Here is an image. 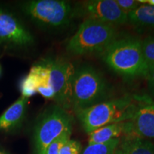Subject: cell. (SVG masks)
I'll use <instances>...</instances> for the list:
<instances>
[{"label":"cell","mask_w":154,"mask_h":154,"mask_svg":"<svg viewBox=\"0 0 154 154\" xmlns=\"http://www.w3.org/2000/svg\"><path fill=\"white\" fill-rule=\"evenodd\" d=\"M136 99L137 106L132 119L125 122L124 135L154 138V102L147 96H136Z\"/></svg>","instance_id":"10"},{"label":"cell","mask_w":154,"mask_h":154,"mask_svg":"<svg viewBox=\"0 0 154 154\" xmlns=\"http://www.w3.org/2000/svg\"><path fill=\"white\" fill-rule=\"evenodd\" d=\"M82 144L79 140L69 139L63 144L59 152V154H81Z\"/></svg>","instance_id":"18"},{"label":"cell","mask_w":154,"mask_h":154,"mask_svg":"<svg viewBox=\"0 0 154 154\" xmlns=\"http://www.w3.org/2000/svg\"><path fill=\"white\" fill-rule=\"evenodd\" d=\"M72 62L57 57H47L36 62L21 82L22 96L39 94L66 110L72 109V86L75 74Z\"/></svg>","instance_id":"1"},{"label":"cell","mask_w":154,"mask_h":154,"mask_svg":"<svg viewBox=\"0 0 154 154\" xmlns=\"http://www.w3.org/2000/svg\"><path fill=\"white\" fill-rule=\"evenodd\" d=\"M83 17L106 24L116 25L128 22V17L116 0H88L77 4L74 8V17Z\"/></svg>","instance_id":"9"},{"label":"cell","mask_w":154,"mask_h":154,"mask_svg":"<svg viewBox=\"0 0 154 154\" xmlns=\"http://www.w3.org/2000/svg\"><path fill=\"white\" fill-rule=\"evenodd\" d=\"M120 138H114L105 143L88 144L81 154H115Z\"/></svg>","instance_id":"15"},{"label":"cell","mask_w":154,"mask_h":154,"mask_svg":"<svg viewBox=\"0 0 154 154\" xmlns=\"http://www.w3.org/2000/svg\"><path fill=\"white\" fill-rule=\"evenodd\" d=\"M118 38L116 26L92 19H84L66 44L72 56L101 54Z\"/></svg>","instance_id":"5"},{"label":"cell","mask_w":154,"mask_h":154,"mask_svg":"<svg viewBox=\"0 0 154 154\" xmlns=\"http://www.w3.org/2000/svg\"><path fill=\"white\" fill-rule=\"evenodd\" d=\"M115 154H154V143L136 135H123Z\"/></svg>","instance_id":"12"},{"label":"cell","mask_w":154,"mask_h":154,"mask_svg":"<svg viewBox=\"0 0 154 154\" xmlns=\"http://www.w3.org/2000/svg\"><path fill=\"white\" fill-rule=\"evenodd\" d=\"M145 79L147 82V86L150 95L154 99V68L147 72Z\"/></svg>","instance_id":"20"},{"label":"cell","mask_w":154,"mask_h":154,"mask_svg":"<svg viewBox=\"0 0 154 154\" xmlns=\"http://www.w3.org/2000/svg\"><path fill=\"white\" fill-rule=\"evenodd\" d=\"M141 49L147 72L154 68V37L149 36L141 40Z\"/></svg>","instance_id":"16"},{"label":"cell","mask_w":154,"mask_h":154,"mask_svg":"<svg viewBox=\"0 0 154 154\" xmlns=\"http://www.w3.org/2000/svg\"><path fill=\"white\" fill-rule=\"evenodd\" d=\"M34 37L22 19L11 9L0 6V47L9 51L26 49Z\"/></svg>","instance_id":"8"},{"label":"cell","mask_w":154,"mask_h":154,"mask_svg":"<svg viewBox=\"0 0 154 154\" xmlns=\"http://www.w3.org/2000/svg\"><path fill=\"white\" fill-rule=\"evenodd\" d=\"M136 106V96L126 94L74 112L83 129L89 134L102 126L131 120Z\"/></svg>","instance_id":"2"},{"label":"cell","mask_w":154,"mask_h":154,"mask_svg":"<svg viewBox=\"0 0 154 154\" xmlns=\"http://www.w3.org/2000/svg\"><path fill=\"white\" fill-rule=\"evenodd\" d=\"M74 118L68 110L54 104L38 116L33 128L34 154H46L49 144L67 131H72Z\"/></svg>","instance_id":"7"},{"label":"cell","mask_w":154,"mask_h":154,"mask_svg":"<svg viewBox=\"0 0 154 154\" xmlns=\"http://www.w3.org/2000/svg\"><path fill=\"white\" fill-rule=\"evenodd\" d=\"M116 2L121 10L126 14L134 11L140 5L138 0H116Z\"/></svg>","instance_id":"19"},{"label":"cell","mask_w":154,"mask_h":154,"mask_svg":"<svg viewBox=\"0 0 154 154\" xmlns=\"http://www.w3.org/2000/svg\"><path fill=\"white\" fill-rule=\"evenodd\" d=\"M1 73H2V69H1V65H0V75H1Z\"/></svg>","instance_id":"23"},{"label":"cell","mask_w":154,"mask_h":154,"mask_svg":"<svg viewBox=\"0 0 154 154\" xmlns=\"http://www.w3.org/2000/svg\"><path fill=\"white\" fill-rule=\"evenodd\" d=\"M29 98L21 96L0 116V132H12L22 127L27 113Z\"/></svg>","instance_id":"11"},{"label":"cell","mask_w":154,"mask_h":154,"mask_svg":"<svg viewBox=\"0 0 154 154\" xmlns=\"http://www.w3.org/2000/svg\"><path fill=\"white\" fill-rule=\"evenodd\" d=\"M140 5H147L154 7V0H138Z\"/></svg>","instance_id":"21"},{"label":"cell","mask_w":154,"mask_h":154,"mask_svg":"<svg viewBox=\"0 0 154 154\" xmlns=\"http://www.w3.org/2000/svg\"><path fill=\"white\" fill-rule=\"evenodd\" d=\"M0 154H8V153H7L5 151L0 149Z\"/></svg>","instance_id":"22"},{"label":"cell","mask_w":154,"mask_h":154,"mask_svg":"<svg viewBox=\"0 0 154 154\" xmlns=\"http://www.w3.org/2000/svg\"><path fill=\"white\" fill-rule=\"evenodd\" d=\"M128 22L138 28L154 29V7L140 5L127 14Z\"/></svg>","instance_id":"14"},{"label":"cell","mask_w":154,"mask_h":154,"mask_svg":"<svg viewBox=\"0 0 154 154\" xmlns=\"http://www.w3.org/2000/svg\"><path fill=\"white\" fill-rule=\"evenodd\" d=\"M101 59L111 70L126 79L145 78L147 74L141 40L138 38H117L101 54Z\"/></svg>","instance_id":"4"},{"label":"cell","mask_w":154,"mask_h":154,"mask_svg":"<svg viewBox=\"0 0 154 154\" xmlns=\"http://www.w3.org/2000/svg\"><path fill=\"white\" fill-rule=\"evenodd\" d=\"M17 5L22 14L42 29H62L74 17V8L64 0H29Z\"/></svg>","instance_id":"6"},{"label":"cell","mask_w":154,"mask_h":154,"mask_svg":"<svg viewBox=\"0 0 154 154\" xmlns=\"http://www.w3.org/2000/svg\"><path fill=\"white\" fill-rule=\"evenodd\" d=\"M126 122V121H125ZM125 122L106 125L88 134V144L105 143L124 135Z\"/></svg>","instance_id":"13"},{"label":"cell","mask_w":154,"mask_h":154,"mask_svg":"<svg viewBox=\"0 0 154 154\" xmlns=\"http://www.w3.org/2000/svg\"><path fill=\"white\" fill-rule=\"evenodd\" d=\"M114 91L103 74L88 63L76 68L72 86V109H84L113 99Z\"/></svg>","instance_id":"3"},{"label":"cell","mask_w":154,"mask_h":154,"mask_svg":"<svg viewBox=\"0 0 154 154\" xmlns=\"http://www.w3.org/2000/svg\"><path fill=\"white\" fill-rule=\"evenodd\" d=\"M72 131H67L51 142L48 146L46 154H59L61 147L69 139H70Z\"/></svg>","instance_id":"17"}]
</instances>
